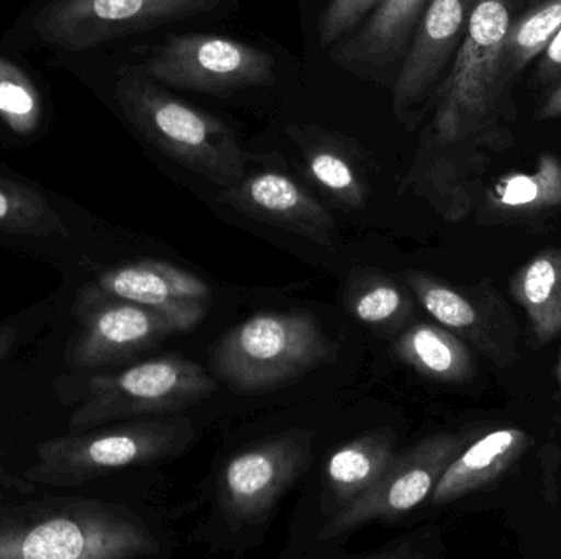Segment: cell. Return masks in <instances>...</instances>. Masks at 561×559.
<instances>
[{
	"label": "cell",
	"instance_id": "cell-1",
	"mask_svg": "<svg viewBox=\"0 0 561 559\" xmlns=\"http://www.w3.org/2000/svg\"><path fill=\"white\" fill-rule=\"evenodd\" d=\"M516 7L517 0H478L402 180L401 190L424 199L445 222L477 210L484 174L513 144L506 43Z\"/></svg>",
	"mask_w": 561,
	"mask_h": 559
},
{
	"label": "cell",
	"instance_id": "cell-2",
	"mask_svg": "<svg viewBox=\"0 0 561 559\" xmlns=\"http://www.w3.org/2000/svg\"><path fill=\"white\" fill-rule=\"evenodd\" d=\"M114 95L135 130L184 170L219 187L245 176L249 154L236 130L222 118L174 97L138 66L122 69Z\"/></svg>",
	"mask_w": 561,
	"mask_h": 559
},
{
	"label": "cell",
	"instance_id": "cell-3",
	"mask_svg": "<svg viewBox=\"0 0 561 559\" xmlns=\"http://www.w3.org/2000/svg\"><path fill=\"white\" fill-rule=\"evenodd\" d=\"M161 547L127 509L72 501L0 522V559H128Z\"/></svg>",
	"mask_w": 561,
	"mask_h": 559
},
{
	"label": "cell",
	"instance_id": "cell-4",
	"mask_svg": "<svg viewBox=\"0 0 561 559\" xmlns=\"http://www.w3.org/2000/svg\"><path fill=\"white\" fill-rule=\"evenodd\" d=\"M196 432L186 417L125 420L69 433L36 445L26 482L78 488L101 476L180 455Z\"/></svg>",
	"mask_w": 561,
	"mask_h": 559
},
{
	"label": "cell",
	"instance_id": "cell-5",
	"mask_svg": "<svg viewBox=\"0 0 561 559\" xmlns=\"http://www.w3.org/2000/svg\"><path fill=\"white\" fill-rule=\"evenodd\" d=\"M335 354V345L309 312H268L232 328L210 363L237 393L260 394L332 363Z\"/></svg>",
	"mask_w": 561,
	"mask_h": 559
},
{
	"label": "cell",
	"instance_id": "cell-6",
	"mask_svg": "<svg viewBox=\"0 0 561 559\" xmlns=\"http://www.w3.org/2000/svg\"><path fill=\"white\" fill-rule=\"evenodd\" d=\"M216 389V381L203 366L178 357L98 374L88 381L84 399L69 419V433L141 417L176 416Z\"/></svg>",
	"mask_w": 561,
	"mask_h": 559
},
{
	"label": "cell",
	"instance_id": "cell-7",
	"mask_svg": "<svg viewBox=\"0 0 561 559\" xmlns=\"http://www.w3.org/2000/svg\"><path fill=\"white\" fill-rule=\"evenodd\" d=\"M140 71L168 89L226 97L276 82L272 53L207 33L170 35L138 65Z\"/></svg>",
	"mask_w": 561,
	"mask_h": 559
},
{
	"label": "cell",
	"instance_id": "cell-8",
	"mask_svg": "<svg viewBox=\"0 0 561 559\" xmlns=\"http://www.w3.org/2000/svg\"><path fill=\"white\" fill-rule=\"evenodd\" d=\"M222 0H51L33 20L46 45L84 51L122 36L213 12Z\"/></svg>",
	"mask_w": 561,
	"mask_h": 559
},
{
	"label": "cell",
	"instance_id": "cell-9",
	"mask_svg": "<svg viewBox=\"0 0 561 559\" xmlns=\"http://www.w3.org/2000/svg\"><path fill=\"white\" fill-rule=\"evenodd\" d=\"M404 281L437 324L494 366L510 368L519 360V324L493 282L461 288L421 271H405Z\"/></svg>",
	"mask_w": 561,
	"mask_h": 559
},
{
	"label": "cell",
	"instance_id": "cell-10",
	"mask_svg": "<svg viewBox=\"0 0 561 559\" xmlns=\"http://www.w3.org/2000/svg\"><path fill=\"white\" fill-rule=\"evenodd\" d=\"M470 443L465 433L438 432L396 455L378 481L355 502L335 512L320 531V540L376 521H392L414 511L431 498L438 479Z\"/></svg>",
	"mask_w": 561,
	"mask_h": 559
},
{
	"label": "cell",
	"instance_id": "cell-11",
	"mask_svg": "<svg viewBox=\"0 0 561 559\" xmlns=\"http://www.w3.org/2000/svg\"><path fill=\"white\" fill-rule=\"evenodd\" d=\"M72 312L79 328L68 345V363L76 370L127 363L171 334L190 330L171 315L89 288L82 289Z\"/></svg>",
	"mask_w": 561,
	"mask_h": 559
},
{
	"label": "cell",
	"instance_id": "cell-12",
	"mask_svg": "<svg viewBox=\"0 0 561 559\" xmlns=\"http://www.w3.org/2000/svg\"><path fill=\"white\" fill-rule=\"evenodd\" d=\"M478 0H428L392 85V112L408 128L421 121L450 69Z\"/></svg>",
	"mask_w": 561,
	"mask_h": 559
},
{
	"label": "cell",
	"instance_id": "cell-13",
	"mask_svg": "<svg viewBox=\"0 0 561 559\" xmlns=\"http://www.w3.org/2000/svg\"><path fill=\"white\" fill-rule=\"evenodd\" d=\"M313 435L289 430L233 456L220 475L219 499L232 524L262 522L309 469Z\"/></svg>",
	"mask_w": 561,
	"mask_h": 559
},
{
	"label": "cell",
	"instance_id": "cell-14",
	"mask_svg": "<svg viewBox=\"0 0 561 559\" xmlns=\"http://www.w3.org/2000/svg\"><path fill=\"white\" fill-rule=\"evenodd\" d=\"M217 200L256 222L278 226L330 252L335 249L332 213L286 174H245L239 183L222 187Z\"/></svg>",
	"mask_w": 561,
	"mask_h": 559
},
{
	"label": "cell",
	"instance_id": "cell-15",
	"mask_svg": "<svg viewBox=\"0 0 561 559\" xmlns=\"http://www.w3.org/2000/svg\"><path fill=\"white\" fill-rule=\"evenodd\" d=\"M85 288L171 315L187 328L196 327L209 311V286L190 271L158 259L107 269Z\"/></svg>",
	"mask_w": 561,
	"mask_h": 559
},
{
	"label": "cell",
	"instance_id": "cell-16",
	"mask_svg": "<svg viewBox=\"0 0 561 559\" xmlns=\"http://www.w3.org/2000/svg\"><path fill=\"white\" fill-rule=\"evenodd\" d=\"M286 135L302 158L307 176L340 207L365 209L368 184L362 171L363 151L352 141L317 125H287Z\"/></svg>",
	"mask_w": 561,
	"mask_h": 559
},
{
	"label": "cell",
	"instance_id": "cell-17",
	"mask_svg": "<svg viewBox=\"0 0 561 559\" xmlns=\"http://www.w3.org/2000/svg\"><path fill=\"white\" fill-rule=\"evenodd\" d=\"M428 0H382L362 28L332 46L330 58L346 71L373 72L404 56Z\"/></svg>",
	"mask_w": 561,
	"mask_h": 559
},
{
	"label": "cell",
	"instance_id": "cell-18",
	"mask_svg": "<svg viewBox=\"0 0 561 559\" xmlns=\"http://www.w3.org/2000/svg\"><path fill=\"white\" fill-rule=\"evenodd\" d=\"M533 445L529 433L516 427L488 432L468 443L438 479L432 504L447 505L500 481Z\"/></svg>",
	"mask_w": 561,
	"mask_h": 559
},
{
	"label": "cell",
	"instance_id": "cell-19",
	"mask_svg": "<svg viewBox=\"0 0 561 559\" xmlns=\"http://www.w3.org/2000/svg\"><path fill=\"white\" fill-rule=\"evenodd\" d=\"M478 206L486 223H527L556 212L561 209V161L540 154L534 171L501 177L481 193Z\"/></svg>",
	"mask_w": 561,
	"mask_h": 559
},
{
	"label": "cell",
	"instance_id": "cell-20",
	"mask_svg": "<svg viewBox=\"0 0 561 559\" xmlns=\"http://www.w3.org/2000/svg\"><path fill=\"white\" fill-rule=\"evenodd\" d=\"M396 455V433L389 427L369 430L333 452L325 466L327 496L333 514L365 494Z\"/></svg>",
	"mask_w": 561,
	"mask_h": 559
},
{
	"label": "cell",
	"instance_id": "cell-21",
	"mask_svg": "<svg viewBox=\"0 0 561 559\" xmlns=\"http://www.w3.org/2000/svg\"><path fill=\"white\" fill-rule=\"evenodd\" d=\"M399 361L425 380L442 384H465L477 373L471 348L440 324L409 325L392 343Z\"/></svg>",
	"mask_w": 561,
	"mask_h": 559
},
{
	"label": "cell",
	"instance_id": "cell-22",
	"mask_svg": "<svg viewBox=\"0 0 561 559\" xmlns=\"http://www.w3.org/2000/svg\"><path fill=\"white\" fill-rule=\"evenodd\" d=\"M511 299L524 308L534 338L549 343L561 334V246L543 248L510 279Z\"/></svg>",
	"mask_w": 561,
	"mask_h": 559
},
{
	"label": "cell",
	"instance_id": "cell-23",
	"mask_svg": "<svg viewBox=\"0 0 561 559\" xmlns=\"http://www.w3.org/2000/svg\"><path fill=\"white\" fill-rule=\"evenodd\" d=\"M350 314L378 334H398L414 314L408 289L376 269L353 272L345 291Z\"/></svg>",
	"mask_w": 561,
	"mask_h": 559
},
{
	"label": "cell",
	"instance_id": "cell-24",
	"mask_svg": "<svg viewBox=\"0 0 561 559\" xmlns=\"http://www.w3.org/2000/svg\"><path fill=\"white\" fill-rule=\"evenodd\" d=\"M561 28V0H536L529 9L514 15L506 43V61L516 78L542 55Z\"/></svg>",
	"mask_w": 561,
	"mask_h": 559
},
{
	"label": "cell",
	"instance_id": "cell-25",
	"mask_svg": "<svg viewBox=\"0 0 561 559\" xmlns=\"http://www.w3.org/2000/svg\"><path fill=\"white\" fill-rule=\"evenodd\" d=\"M0 230L20 235H68L51 203L32 187L0 179Z\"/></svg>",
	"mask_w": 561,
	"mask_h": 559
},
{
	"label": "cell",
	"instance_id": "cell-26",
	"mask_svg": "<svg viewBox=\"0 0 561 559\" xmlns=\"http://www.w3.org/2000/svg\"><path fill=\"white\" fill-rule=\"evenodd\" d=\"M43 104L32 79L0 56V120L13 133L28 137L42 124Z\"/></svg>",
	"mask_w": 561,
	"mask_h": 559
},
{
	"label": "cell",
	"instance_id": "cell-27",
	"mask_svg": "<svg viewBox=\"0 0 561 559\" xmlns=\"http://www.w3.org/2000/svg\"><path fill=\"white\" fill-rule=\"evenodd\" d=\"M382 0H329L319 20V45L332 48L368 19Z\"/></svg>",
	"mask_w": 561,
	"mask_h": 559
},
{
	"label": "cell",
	"instance_id": "cell-28",
	"mask_svg": "<svg viewBox=\"0 0 561 559\" xmlns=\"http://www.w3.org/2000/svg\"><path fill=\"white\" fill-rule=\"evenodd\" d=\"M442 550L440 532L435 528L409 534L408 537L398 538L391 544L385 545L379 550L363 555L368 558H431L437 557Z\"/></svg>",
	"mask_w": 561,
	"mask_h": 559
},
{
	"label": "cell",
	"instance_id": "cell-29",
	"mask_svg": "<svg viewBox=\"0 0 561 559\" xmlns=\"http://www.w3.org/2000/svg\"><path fill=\"white\" fill-rule=\"evenodd\" d=\"M537 65V81L543 85H557L561 81V28L553 36Z\"/></svg>",
	"mask_w": 561,
	"mask_h": 559
},
{
	"label": "cell",
	"instance_id": "cell-30",
	"mask_svg": "<svg viewBox=\"0 0 561 559\" xmlns=\"http://www.w3.org/2000/svg\"><path fill=\"white\" fill-rule=\"evenodd\" d=\"M540 117L542 118H559L561 117V81L550 92L547 101L543 102L540 108Z\"/></svg>",
	"mask_w": 561,
	"mask_h": 559
},
{
	"label": "cell",
	"instance_id": "cell-31",
	"mask_svg": "<svg viewBox=\"0 0 561 559\" xmlns=\"http://www.w3.org/2000/svg\"><path fill=\"white\" fill-rule=\"evenodd\" d=\"M13 340H15V330L12 328H0V361L5 357L7 351L12 347Z\"/></svg>",
	"mask_w": 561,
	"mask_h": 559
},
{
	"label": "cell",
	"instance_id": "cell-32",
	"mask_svg": "<svg viewBox=\"0 0 561 559\" xmlns=\"http://www.w3.org/2000/svg\"><path fill=\"white\" fill-rule=\"evenodd\" d=\"M556 377H557V383H559L560 397H561V353H560V358H559V363H557V368H556Z\"/></svg>",
	"mask_w": 561,
	"mask_h": 559
},
{
	"label": "cell",
	"instance_id": "cell-33",
	"mask_svg": "<svg viewBox=\"0 0 561 559\" xmlns=\"http://www.w3.org/2000/svg\"><path fill=\"white\" fill-rule=\"evenodd\" d=\"M527 2L533 3L536 2V0H527Z\"/></svg>",
	"mask_w": 561,
	"mask_h": 559
}]
</instances>
